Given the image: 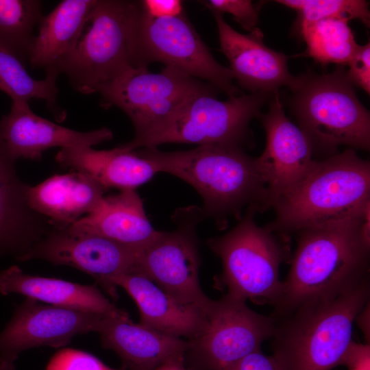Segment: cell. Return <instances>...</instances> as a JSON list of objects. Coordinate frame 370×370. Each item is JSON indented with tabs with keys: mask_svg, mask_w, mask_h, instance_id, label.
<instances>
[{
	"mask_svg": "<svg viewBox=\"0 0 370 370\" xmlns=\"http://www.w3.org/2000/svg\"><path fill=\"white\" fill-rule=\"evenodd\" d=\"M39 0H0V50L29 63L35 36L43 15Z\"/></svg>",
	"mask_w": 370,
	"mask_h": 370,
	"instance_id": "obj_27",
	"label": "cell"
},
{
	"mask_svg": "<svg viewBox=\"0 0 370 370\" xmlns=\"http://www.w3.org/2000/svg\"><path fill=\"white\" fill-rule=\"evenodd\" d=\"M154 370H187L184 365V354L169 358Z\"/></svg>",
	"mask_w": 370,
	"mask_h": 370,
	"instance_id": "obj_36",
	"label": "cell"
},
{
	"mask_svg": "<svg viewBox=\"0 0 370 370\" xmlns=\"http://www.w3.org/2000/svg\"><path fill=\"white\" fill-rule=\"evenodd\" d=\"M215 90L194 95L160 125L119 147L129 151L171 143L241 147L249 136L251 121L261 116L262 107L274 93L243 92L221 101Z\"/></svg>",
	"mask_w": 370,
	"mask_h": 370,
	"instance_id": "obj_8",
	"label": "cell"
},
{
	"mask_svg": "<svg viewBox=\"0 0 370 370\" xmlns=\"http://www.w3.org/2000/svg\"><path fill=\"white\" fill-rule=\"evenodd\" d=\"M105 316L42 304L26 297L0 332V370H16L15 362L23 351L42 346L63 347L77 335L96 332Z\"/></svg>",
	"mask_w": 370,
	"mask_h": 370,
	"instance_id": "obj_14",
	"label": "cell"
},
{
	"mask_svg": "<svg viewBox=\"0 0 370 370\" xmlns=\"http://www.w3.org/2000/svg\"><path fill=\"white\" fill-rule=\"evenodd\" d=\"M212 12L228 13L244 29L251 32L258 28L260 7L249 0H208L200 1Z\"/></svg>",
	"mask_w": 370,
	"mask_h": 370,
	"instance_id": "obj_30",
	"label": "cell"
},
{
	"mask_svg": "<svg viewBox=\"0 0 370 370\" xmlns=\"http://www.w3.org/2000/svg\"><path fill=\"white\" fill-rule=\"evenodd\" d=\"M107 190L90 175L75 171L35 186L26 185L25 197L29 210L47 217L56 228H64L95 212Z\"/></svg>",
	"mask_w": 370,
	"mask_h": 370,
	"instance_id": "obj_19",
	"label": "cell"
},
{
	"mask_svg": "<svg viewBox=\"0 0 370 370\" xmlns=\"http://www.w3.org/2000/svg\"><path fill=\"white\" fill-rule=\"evenodd\" d=\"M362 330L365 337L369 338V305L367 304L365 306L362 310L358 313L356 319Z\"/></svg>",
	"mask_w": 370,
	"mask_h": 370,
	"instance_id": "obj_37",
	"label": "cell"
},
{
	"mask_svg": "<svg viewBox=\"0 0 370 370\" xmlns=\"http://www.w3.org/2000/svg\"><path fill=\"white\" fill-rule=\"evenodd\" d=\"M370 201V163L354 149L317 161L308 176L279 197L269 231L286 235L358 214Z\"/></svg>",
	"mask_w": 370,
	"mask_h": 370,
	"instance_id": "obj_3",
	"label": "cell"
},
{
	"mask_svg": "<svg viewBox=\"0 0 370 370\" xmlns=\"http://www.w3.org/2000/svg\"><path fill=\"white\" fill-rule=\"evenodd\" d=\"M225 370H284V369L273 355L267 356L258 350L247 355Z\"/></svg>",
	"mask_w": 370,
	"mask_h": 370,
	"instance_id": "obj_33",
	"label": "cell"
},
{
	"mask_svg": "<svg viewBox=\"0 0 370 370\" xmlns=\"http://www.w3.org/2000/svg\"><path fill=\"white\" fill-rule=\"evenodd\" d=\"M215 88L201 80L164 66L159 73L141 69L101 86V108L115 106L131 120L134 138L152 131L194 95ZM216 89V88H215Z\"/></svg>",
	"mask_w": 370,
	"mask_h": 370,
	"instance_id": "obj_10",
	"label": "cell"
},
{
	"mask_svg": "<svg viewBox=\"0 0 370 370\" xmlns=\"http://www.w3.org/2000/svg\"><path fill=\"white\" fill-rule=\"evenodd\" d=\"M207 323L196 338L187 340L184 354L187 370H225L247 355L260 350L262 343L273 336V317L251 310L241 299L225 294L212 300Z\"/></svg>",
	"mask_w": 370,
	"mask_h": 370,
	"instance_id": "obj_9",
	"label": "cell"
},
{
	"mask_svg": "<svg viewBox=\"0 0 370 370\" xmlns=\"http://www.w3.org/2000/svg\"><path fill=\"white\" fill-rule=\"evenodd\" d=\"M175 216L177 227L160 231L138 251V273L154 282L177 301L197 306L206 312L212 299L199 282L200 257L195 227L203 219L201 210L189 208Z\"/></svg>",
	"mask_w": 370,
	"mask_h": 370,
	"instance_id": "obj_12",
	"label": "cell"
},
{
	"mask_svg": "<svg viewBox=\"0 0 370 370\" xmlns=\"http://www.w3.org/2000/svg\"><path fill=\"white\" fill-rule=\"evenodd\" d=\"M348 23L326 18L295 25L306 45L304 52L295 56L311 58L322 65H347L359 45Z\"/></svg>",
	"mask_w": 370,
	"mask_h": 370,
	"instance_id": "obj_26",
	"label": "cell"
},
{
	"mask_svg": "<svg viewBox=\"0 0 370 370\" xmlns=\"http://www.w3.org/2000/svg\"><path fill=\"white\" fill-rule=\"evenodd\" d=\"M258 212L256 206L248 207L236 227L210 238L208 245L221 260L218 284L227 290L226 294L245 301L275 306L283 288L279 268L288 251L275 232L256 223Z\"/></svg>",
	"mask_w": 370,
	"mask_h": 370,
	"instance_id": "obj_7",
	"label": "cell"
},
{
	"mask_svg": "<svg viewBox=\"0 0 370 370\" xmlns=\"http://www.w3.org/2000/svg\"><path fill=\"white\" fill-rule=\"evenodd\" d=\"M57 78L45 75L42 79H36L28 73L25 65L17 58L0 50V90L12 101H45L56 121L61 122L66 118V112L58 103Z\"/></svg>",
	"mask_w": 370,
	"mask_h": 370,
	"instance_id": "obj_28",
	"label": "cell"
},
{
	"mask_svg": "<svg viewBox=\"0 0 370 370\" xmlns=\"http://www.w3.org/2000/svg\"><path fill=\"white\" fill-rule=\"evenodd\" d=\"M96 332L102 347L119 356L124 370H154L188 347L187 340L134 323L125 310L103 317Z\"/></svg>",
	"mask_w": 370,
	"mask_h": 370,
	"instance_id": "obj_18",
	"label": "cell"
},
{
	"mask_svg": "<svg viewBox=\"0 0 370 370\" xmlns=\"http://www.w3.org/2000/svg\"><path fill=\"white\" fill-rule=\"evenodd\" d=\"M341 365H345L348 370H370V345L352 341Z\"/></svg>",
	"mask_w": 370,
	"mask_h": 370,
	"instance_id": "obj_35",
	"label": "cell"
},
{
	"mask_svg": "<svg viewBox=\"0 0 370 370\" xmlns=\"http://www.w3.org/2000/svg\"><path fill=\"white\" fill-rule=\"evenodd\" d=\"M150 161L158 173L164 172L191 185L203 199V217L224 226L227 218L239 219L247 206L259 212L271 208L267 186L256 158L242 147L206 145L186 151H162L157 147L134 150Z\"/></svg>",
	"mask_w": 370,
	"mask_h": 370,
	"instance_id": "obj_2",
	"label": "cell"
},
{
	"mask_svg": "<svg viewBox=\"0 0 370 370\" xmlns=\"http://www.w3.org/2000/svg\"><path fill=\"white\" fill-rule=\"evenodd\" d=\"M269 101L268 112L260 116L266 132V147L256 163L272 208L279 197L308 176L317 161L313 159V149L306 135L285 114L278 92Z\"/></svg>",
	"mask_w": 370,
	"mask_h": 370,
	"instance_id": "obj_15",
	"label": "cell"
},
{
	"mask_svg": "<svg viewBox=\"0 0 370 370\" xmlns=\"http://www.w3.org/2000/svg\"><path fill=\"white\" fill-rule=\"evenodd\" d=\"M297 12L295 24L326 18L358 19L369 27V3L364 0H277Z\"/></svg>",
	"mask_w": 370,
	"mask_h": 370,
	"instance_id": "obj_29",
	"label": "cell"
},
{
	"mask_svg": "<svg viewBox=\"0 0 370 370\" xmlns=\"http://www.w3.org/2000/svg\"><path fill=\"white\" fill-rule=\"evenodd\" d=\"M140 5L145 14L153 18L173 17L183 13L182 3L179 0H144Z\"/></svg>",
	"mask_w": 370,
	"mask_h": 370,
	"instance_id": "obj_34",
	"label": "cell"
},
{
	"mask_svg": "<svg viewBox=\"0 0 370 370\" xmlns=\"http://www.w3.org/2000/svg\"><path fill=\"white\" fill-rule=\"evenodd\" d=\"M346 71L349 81L364 90L368 95L370 92V42L358 45L354 56L347 64Z\"/></svg>",
	"mask_w": 370,
	"mask_h": 370,
	"instance_id": "obj_32",
	"label": "cell"
},
{
	"mask_svg": "<svg viewBox=\"0 0 370 370\" xmlns=\"http://www.w3.org/2000/svg\"><path fill=\"white\" fill-rule=\"evenodd\" d=\"M112 137L106 127L84 132L56 124L36 114L23 101H12L9 114L0 119V138L15 161L40 160L45 151L56 147H92Z\"/></svg>",
	"mask_w": 370,
	"mask_h": 370,
	"instance_id": "obj_17",
	"label": "cell"
},
{
	"mask_svg": "<svg viewBox=\"0 0 370 370\" xmlns=\"http://www.w3.org/2000/svg\"><path fill=\"white\" fill-rule=\"evenodd\" d=\"M370 201L356 215L298 232L297 247L275 314L332 299L367 279L370 241L363 224Z\"/></svg>",
	"mask_w": 370,
	"mask_h": 370,
	"instance_id": "obj_1",
	"label": "cell"
},
{
	"mask_svg": "<svg viewBox=\"0 0 370 370\" xmlns=\"http://www.w3.org/2000/svg\"><path fill=\"white\" fill-rule=\"evenodd\" d=\"M56 160L62 167L90 175L107 189L135 190L158 173L150 161L120 147L109 150L91 147L62 148Z\"/></svg>",
	"mask_w": 370,
	"mask_h": 370,
	"instance_id": "obj_24",
	"label": "cell"
},
{
	"mask_svg": "<svg viewBox=\"0 0 370 370\" xmlns=\"http://www.w3.org/2000/svg\"><path fill=\"white\" fill-rule=\"evenodd\" d=\"M97 0H63L43 16L29 63L45 75L58 76L72 56Z\"/></svg>",
	"mask_w": 370,
	"mask_h": 370,
	"instance_id": "obj_21",
	"label": "cell"
},
{
	"mask_svg": "<svg viewBox=\"0 0 370 370\" xmlns=\"http://www.w3.org/2000/svg\"><path fill=\"white\" fill-rule=\"evenodd\" d=\"M0 293H16L50 305L116 315V308L96 285H85L61 279L32 275L13 265L0 273Z\"/></svg>",
	"mask_w": 370,
	"mask_h": 370,
	"instance_id": "obj_23",
	"label": "cell"
},
{
	"mask_svg": "<svg viewBox=\"0 0 370 370\" xmlns=\"http://www.w3.org/2000/svg\"><path fill=\"white\" fill-rule=\"evenodd\" d=\"M369 297L366 279L336 297L306 304L284 316L273 334V356L284 370H331L341 365L352 341L353 323Z\"/></svg>",
	"mask_w": 370,
	"mask_h": 370,
	"instance_id": "obj_4",
	"label": "cell"
},
{
	"mask_svg": "<svg viewBox=\"0 0 370 370\" xmlns=\"http://www.w3.org/2000/svg\"><path fill=\"white\" fill-rule=\"evenodd\" d=\"M140 1L97 0L62 73L84 95L145 67L139 49Z\"/></svg>",
	"mask_w": 370,
	"mask_h": 370,
	"instance_id": "obj_5",
	"label": "cell"
},
{
	"mask_svg": "<svg viewBox=\"0 0 370 370\" xmlns=\"http://www.w3.org/2000/svg\"><path fill=\"white\" fill-rule=\"evenodd\" d=\"M45 370H124L106 365L95 356L75 349L58 351L49 360Z\"/></svg>",
	"mask_w": 370,
	"mask_h": 370,
	"instance_id": "obj_31",
	"label": "cell"
},
{
	"mask_svg": "<svg viewBox=\"0 0 370 370\" xmlns=\"http://www.w3.org/2000/svg\"><path fill=\"white\" fill-rule=\"evenodd\" d=\"M70 230L103 236L140 250L160 234L149 221L143 201L135 190L104 197L101 206L72 225Z\"/></svg>",
	"mask_w": 370,
	"mask_h": 370,
	"instance_id": "obj_22",
	"label": "cell"
},
{
	"mask_svg": "<svg viewBox=\"0 0 370 370\" xmlns=\"http://www.w3.org/2000/svg\"><path fill=\"white\" fill-rule=\"evenodd\" d=\"M14 162L0 138V251L21 246L24 253L35 241L26 234L32 210L25 201L26 185L17 177Z\"/></svg>",
	"mask_w": 370,
	"mask_h": 370,
	"instance_id": "obj_25",
	"label": "cell"
},
{
	"mask_svg": "<svg viewBox=\"0 0 370 370\" xmlns=\"http://www.w3.org/2000/svg\"><path fill=\"white\" fill-rule=\"evenodd\" d=\"M216 21L220 51L230 62L234 79L251 93L273 94L282 86L291 88L296 76L289 72L288 57L268 47L258 27L249 34L234 29L222 14L212 13Z\"/></svg>",
	"mask_w": 370,
	"mask_h": 370,
	"instance_id": "obj_16",
	"label": "cell"
},
{
	"mask_svg": "<svg viewBox=\"0 0 370 370\" xmlns=\"http://www.w3.org/2000/svg\"><path fill=\"white\" fill-rule=\"evenodd\" d=\"M291 111L314 151L332 153L339 145L368 151L370 116L342 66L321 75L296 76Z\"/></svg>",
	"mask_w": 370,
	"mask_h": 370,
	"instance_id": "obj_6",
	"label": "cell"
},
{
	"mask_svg": "<svg viewBox=\"0 0 370 370\" xmlns=\"http://www.w3.org/2000/svg\"><path fill=\"white\" fill-rule=\"evenodd\" d=\"M112 282L123 288L134 301L140 312L139 323L144 327L191 340L206 325L204 310L177 301L142 273L120 275Z\"/></svg>",
	"mask_w": 370,
	"mask_h": 370,
	"instance_id": "obj_20",
	"label": "cell"
},
{
	"mask_svg": "<svg viewBox=\"0 0 370 370\" xmlns=\"http://www.w3.org/2000/svg\"><path fill=\"white\" fill-rule=\"evenodd\" d=\"M138 251L108 238L56 228L18 256L19 261L41 259L76 268L90 275L113 299H117L116 277L138 273Z\"/></svg>",
	"mask_w": 370,
	"mask_h": 370,
	"instance_id": "obj_13",
	"label": "cell"
},
{
	"mask_svg": "<svg viewBox=\"0 0 370 370\" xmlns=\"http://www.w3.org/2000/svg\"><path fill=\"white\" fill-rule=\"evenodd\" d=\"M139 49L141 61L145 67L148 68L153 62H161L164 66L208 82L229 98L243 93L234 84L230 68L214 59L184 14L153 18L145 14L142 9Z\"/></svg>",
	"mask_w": 370,
	"mask_h": 370,
	"instance_id": "obj_11",
	"label": "cell"
}]
</instances>
